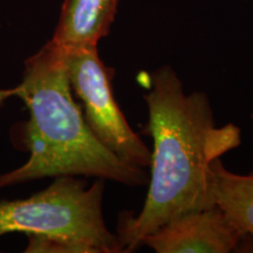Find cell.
<instances>
[{
    "label": "cell",
    "mask_w": 253,
    "mask_h": 253,
    "mask_svg": "<svg viewBox=\"0 0 253 253\" xmlns=\"http://www.w3.org/2000/svg\"><path fill=\"white\" fill-rule=\"evenodd\" d=\"M103 181L87 186L75 176H59L30 198L1 201L0 237L26 235L25 252L125 253L104 221Z\"/></svg>",
    "instance_id": "3957f363"
},
{
    "label": "cell",
    "mask_w": 253,
    "mask_h": 253,
    "mask_svg": "<svg viewBox=\"0 0 253 253\" xmlns=\"http://www.w3.org/2000/svg\"><path fill=\"white\" fill-rule=\"evenodd\" d=\"M17 96L30 112L24 166L0 175V189L59 176H88L129 186L148 183L143 168L122 161L95 137L75 101L63 47L50 39L25 61L23 80L0 89V101Z\"/></svg>",
    "instance_id": "7a4b0ae2"
},
{
    "label": "cell",
    "mask_w": 253,
    "mask_h": 253,
    "mask_svg": "<svg viewBox=\"0 0 253 253\" xmlns=\"http://www.w3.org/2000/svg\"><path fill=\"white\" fill-rule=\"evenodd\" d=\"M145 79V131L154 141L151 175L140 213L120 216L116 235L125 253L134 252L168 221L214 205L211 163L242 143L239 126H218L209 97L202 91L185 94L172 67L162 66Z\"/></svg>",
    "instance_id": "6da1fadb"
},
{
    "label": "cell",
    "mask_w": 253,
    "mask_h": 253,
    "mask_svg": "<svg viewBox=\"0 0 253 253\" xmlns=\"http://www.w3.org/2000/svg\"><path fill=\"white\" fill-rule=\"evenodd\" d=\"M245 242V237L217 205L192 211L168 221L142 245L157 253H229Z\"/></svg>",
    "instance_id": "5b68a950"
},
{
    "label": "cell",
    "mask_w": 253,
    "mask_h": 253,
    "mask_svg": "<svg viewBox=\"0 0 253 253\" xmlns=\"http://www.w3.org/2000/svg\"><path fill=\"white\" fill-rule=\"evenodd\" d=\"M210 178L214 205L253 244V172H231L218 158L211 163Z\"/></svg>",
    "instance_id": "52a82bcc"
},
{
    "label": "cell",
    "mask_w": 253,
    "mask_h": 253,
    "mask_svg": "<svg viewBox=\"0 0 253 253\" xmlns=\"http://www.w3.org/2000/svg\"><path fill=\"white\" fill-rule=\"evenodd\" d=\"M61 46L72 91L95 137L125 162L150 167L151 151L120 109L112 88L114 69L100 59L97 46Z\"/></svg>",
    "instance_id": "277c9868"
},
{
    "label": "cell",
    "mask_w": 253,
    "mask_h": 253,
    "mask_svg": "<svg viewBox=\"0 0 253 253\" xmlns=\"http://www.w3.org/2000/svg\"><path fill=\"white\" fill-rule=\"evenodd\" d=\"M119 0H65L52 40L63 46H97L115 20Z\"/></svg>",
    "instance_id": "8992f818"
}]
</instances>
